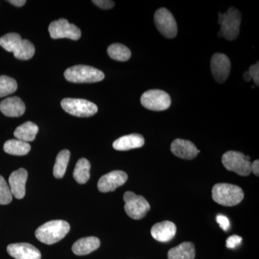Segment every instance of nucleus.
<instances>
[{"instance_id":"obj_1","label":"nucleus","mask_w":259,"mask_h":259,"mask_svg":"<svg viewBox=\"0 0 259 259\" xmlns=\"http://www.w3.org/2000/svg\"><path fill=\"white\" fill-rule=\"evenodd\" d=\"M0 47L8 52H13L20 60H28L35 54V47L31 42L22 39L18 33L11 32L0 37Z\"/></svg>"},{"instance_id":"obj_2","label":"nucleus","mask_w":259,"mask_h":259,"mask_svg":"<svg viewBox=\"0 0 259 259\" xmlns=\"http://www.w3.org/2000/svg\"><path fill=\"white\" fill-rule=\"evenodd\" d=\"M69 231L70 226L66 221H51L37 228L35 237L45 244L52 245L62 240Z\"/></svg>"},{"instance_id":"obj_3","label":"nucleus","mask_w":259,"mask_h":259,"mask_svg":"<svg viewBox=\"0 0 259 259\" xmlns=\"http://www.w3.org/2000/svg\"><path fill=\"white\" fill-rule=\"evenodd\" d=\"M212 197L216 203L226 207H233L241 203L244 197V192L238 186L218 183L212 187Z\"/></svg>"},{"instance_id":"obj_4","label":"nucleus","mask_w":259,"mask_h":259,"mask_svg":"<svg viewBox=\"0 0 259 259\" xmlns=\"http://www.w3.org/2000/svg\"><path fill=\"white\" fill-rule=\"evenodd\" d=\"M241 14L239 10L230 8L226 13H219L218 23L221 25L218 36L225 37L228 40H233L238 37L241 23Z\"/></svg>"},{"instance_id":"obj_5","label":"nucleus","mask_w":259,"mask_h":259,"mask_svg":"<svg viewBox=\"0 0 259 259\" xmlns=\"http://www.w3.org/2000/svg\"><path fill=\"white\" fill-rule=\"evenodd\" d=\"M64 76L70 82L94 83L103 80L105 74L100 70L93 66L78 65L66 69Z\"/></svg>"},{"instance_id":"obj_6","label":"nucleus","mask_w":259,"mask_h":259,"mask_svg":"<svg viewBox=\"0 0 259 259\" xmlns=\"http://www.w3.org/2000/svg\"><path fill=\"white\" fill-rule=\"evenodd\" d=\"M250 158L243 153L230 151L222 156L223 166L228 171H233L242 177L248 176L251 173Z\"/></svg>"},{"instance_id":"obj_7","label":"nucleus","mask_w":259,"mask_h":259,"mask_svg":"<svg viewBox=\"0 0 259 259\" xmlns=\"http://www.w3.org/2000/svg\"><path fill=\"white\" fill-rule=\"evenodd\" d=\"M125 210L130 218L134 220L143 219L151 209V206L142 196L133 192H126L123 195Z\"/></svg>"},{"instance_id":"obj_8","label":"nucleus","mask_w":259,"mask_h":259,"mask_svg":"<svg viewBox=\"0 0 259 259\" xmlns=\"http://www.w3.org/2000/svg\"><path fill=\"white\" fill-rule=\"evenodd\" d=\"M61 105L67 113L79 117H91L98 110L95 104L83 99L65 98Z\"/></svg>"},{"instance_id":"obj_9","label":"nucleus","mask_w":259,"mask_h":259,"mask_svg":"<svg viewBox=\"0 0 259 259\" xmlns=\"http://www.w3.org/2000/svg\"><path fill=\"white\" fill-rule=\"evenodd\" d=\"M141 103L148 110L153 111H163L170 107L171 97L166 92L159 90H151L143 94Z\"/></svg>"},{"instance_id":"obj_10","label":"nucleus","mask_w":259,"mask_h":259,"mask_svg":"<svg viewBox=\"0 0 259 259\" xmlns=\"http://www.w3.org/2000/svg\"><path fill=\"white\" fill-rule=\"evenodd\" d=\"M49 31L53 39L69 38L77 40L81 37V30L66 19H59L50 24Z\"/></svg>"},{"instance_id":"obj_11","label":"nucleus","mask_w":259,"mask_h":259,"mask_svg":"<svg viewBox=\"0 0 259 259\" xmlns=\"http://www.w3.org/2000/svg\"><path fill=\"white\" fill-rule=\"evenodd\" d=\"M154 23L158 31L166 38H174L177 35V24L175 17L166 8H160L154 15Z\"/></svg>"},{"instance_id":"obj_12","label":"nucleus","mask_w":259,"mask_h":259,"mask_svg":"<svg viewBox=\"0 0 259 259\" xmlns=\"http://www.w3.org/2000/svg\"><path fill=\"white\" fill-rule=\"evenodd\" d=\"M211 71L214 80L223 83L228 79L231 72V64L229 58L223 54H215L211 59Z\"/></svg>"},{"instance_id":"obj_13","label":"nucleus","mask_w":259,"mask_h":259,"mask_svg":"<svg viewBox=\"0 0 259 259\" xmlns=\"http://www.w3.org/2000/svg\"><path fill=\"white\" fill-rule=\"evenodd\" d=\"M127 178L128 177L125 172L118 170L112 171L100 179L97 184L98 190L103 193L113 192L120 186L123 185L127 182Z\"/></svg>"},{"instance_id":"obj_14","label":"nucleus","mask_w":259,"mask_h":259,"mask_svg":"<svg viewBox=\"0 0 259 259\" xmlns=\"http://www.w3.org/2000/svg\"><path fill=\"white\" fill-rule=\"evenodd\" d=\"M8 253L15 259H40V250L27 243H13L7 248Z\"/></svg>"},{"instance_id":"obj_15","label":"nucleus","mask_w":259,"mask_h":259,"mask_svg":"<svg viewBox=\"0 0 259 259\" xmlns=\"http://www.w3.org/2000/svg\"><path fill=\"white\" fill-rule=\"evenodd\" d=\"M28 180V171L25 168H19L13 171L9 177V187L12 194L16 199H23L25 195V184Z\"/></svg>"},{"instance_id":"obj_16","label":"nucleus","mask_w":259,"mask_h":259,"mask_svg":"<svg viewBox=\"0 0 259 259\" xmlns=\"http://www.w3.org/2000/svg\"><path fill=\"white\" fill-rule=\"evenodd\" d=\"M171 151L177 157L187 160L193 159L200 152L193 143L180 139L172 142Z\"/></svg>"},{"instance_id":"obj_17","label":"nucleus","mask_w":259,"mask_h":259,"mask_svg":"<svg viewBox=\"0 0 259 259\" xmlns=\"http://www.w3.org/2000/svg\"><path fill=\"white\" fill-rule=\"evenodd\" d=\"M151 236L159 242H168L175 238L177 226L171 221H165L156 223L151 228Z\"/></svg>"},{"instance_id":"obj_18","label":"nucleus","mask_w":259,"mask_h":259,"mask_svg":"<svg viewBox=\"0 0 259 259\" xmlns=\"http://www.w3.org/2000/svg\"><path fill=\"white\" fill-rule=\"evenodd\" d=\"M0 111L7 117H20L25 113V103L18 97H8L0 102Z\"/></svg>"},{"instance_id":"obj_19","label":"nucleus","mask_w":259,"mask_h":259,"mask_svg":"<svg viewBox=\"0 0 259 259\" xmlns=\"http://www.w3.org/2000/svg\"><path fill=\"white\" fill-rule=\"evenodd\" d=\"M145 139L141 135L131 134L122 136L116 140L112 146L117 151H128L144 146Z\"/></svg>"},{"instance_id":"obj_20","label":"nucleus","mask_w":259,"mask_h":259,"mask_svg":"<svg viewBox=\"0 0 259 259\" xmlns=\"http://www.w3.org/2000/svg\"><path fill=\"white\" fill-rule=\"evenodd\" d=\"M100 245V239L97 237H86L75 242L72 246V251L77 255H88L97 250Z\"/></svg>"},{"instance_id":"obj_21","label":"nucleus","mask_w":259,"mask_h":259,"mask_svg":"<svg viewBox=\"0 0 259 259\" xmlns=\"http://www.w3.org/2000/svg\"><path fill=\"white\" fill-rule=\"evenodd\" d=\"M195 247L191 242H184L168 252V259H194Z\"/></svg>"},{"instance_id":"obj_22","label":"nucleus","mask_w":259,"mask_h":259,"mask_svg":"<svg viewBox=\"0 0 259 259\" xmlns=\"http://www.w3.org/2000/svg\"><path fill=\"white\" fill-rule=\"evenodd\" d=\"M38 132V127L33 122H26L15 129L14 136L17 139L24 142H31L35 140Z\"/></svg>"},{"instance_id":"obj_23","label":"nucleus","mask_w":259,"mask_h":259,"mask_svg":"<svg viewBox=\"0 0 259 259\" xmlns=\"http://www.w3.org/2000/svg\"><path fill=\"white\" fill-rule=\"evenodd\" d=\"M30 149H31V146L28 143L24 142L18 139L9 140L4 144L5 152L14 156H24L28 154Z\"/></svg>"},{"instance_id":"obj_24","label":"nucleus","mask_w":259,"mask_h":259,"mask_svg":"<svg viewBox=\"0 0 259 259\" xmlns=\"http://www.w3.org/2000/svg\"><path fill=\"white\" fill-rule=\"evenodd\" d=\"M90 168H91V164L90 161L86 158H80L79 161L76 163L75 166L74 174V180L79 184L87 183L90 177Z\"/></svg>"},{"instance_id":"obj_25","label":"nucleus","mask_w":259,"mask_h":259,"mask_svg":"<svg viewBox=\"0 0 259 259\" xmlns=\"http://www.w3.org/2000/svg\"><path fill=\"white\" fill-rule=\"evenodd\" d=\"M70 151L69 150H63L59 153L56 157L55 165L54 167V176L57 179H61L66 173V168L69 163L70 158Z\"/></svg>"},{"instance_id":"obj_26","label":"nucleus","mask_w":259,"mask_h":259,"mask_svg":"<svg viewBox=\"0 0 259 259\" xmlns=\"http://www.w3.org/2000/svg\"><path fill=\"white\" fill-rule=\"evenodd\" d=\"M107 54L111 59L117 61H127L131 57L128 48L120 44H114L107 49Z\"/></svg>"},{"instance_id":"obj_27","label":"nucleus","mask_w":259,"mask_h":259,"mask_svg":"<svg viewBox=\"0 0 259 259\" xmlns=\"http://www.w3.org/2000/svg\"><path fill=\"white\" fill-rule=\"evenodd\" d=\"M18 89V83L13 78L0 76V97H4L14 93Z\"/></svg>"},{"instance_id":"obj_28","label":"nucleus","mask_w":259,"mask_h":259,"mask_svg":"<svg viewBox=\"0 0 259 259\" xmlns=\"http://www.w3.org/2000/svg\"><path fill=\"white\" fill-rule=\"evenodd\" d=\"M13 200V194L9 185L3 177L0 176V204H8Z\"/></svg>"},{"instance_id":"obj_29","label":"nucleus","mask_w":259,"mask_h":259,"mask_svg":"<svg viewBox=\"0 0 259 259\" xmlns=\"http://www.w3.org/2000/svg\"><path fill=\"white\" fill-rule=\"evenodd\" d=\"M248 73H249L251 79H253L255 85L258 87L259 85V63L257 62L256 64L250 66Z\"/></svg>"},{"instance_id":"obj_30","label":"nucleus","mask_w":259,"mask_h":259,"mask_svg":"<svg viewBox=\"0 0 259 259\" xmlns=\"http://www.w3.org/2000/svg\"><path fill=\"white\" fill-rule=\"evenodd\" d=\"M242 238L241 236H236V235H233L228 237L226 240V246L228 248H235L241 244L242 241Z\"/></svg>"},{"instance_id":"obj_31","label":"nucleus","mask_w":259,"mask_h":259,"mask_svg":"<svg viewBox=\"0 0 259 259\" xmlns=\"http://www.w3.org/2000/svg\"><path fill=\"white\" fill-rule=\"evenodd\" d=\"M93 3L99 8L104 10L111 9L115 5V3L113 1H110V0H94Z\"/></svg>"},{"instance_id":"obj_32","label":"nucleus","mask_w":259,"mask_h":259,"mask_svg":"<svg viewBox=\"0 0 259 259\" xmlns=\"http://www.w3.org/2000/svg\"><path fill=\"white\" fill-rule=\"evenodd\" d=\"M216 221L223 231H228L230 227V221L226 216L223 215V214H218L217 218H216Z\"/></svg>"},{"instance_id":"obj_33","label":"nucleus","mask_w":259,"mask_h":259,"mask_svg":"<svg viewBox=\"0 0 259 259\" xmlns=\"http://www.w3.org/2000/svg\"><path fill=\"white\" fill-rule=\"evenodd\" d=\"M251 172H253L255 176L258 177L259 175V161L258 160H255L251 163Z\"/></svg>"},{"instance_id":"obj_34","label":"nucleus","mask_w":259,"mask_h":259,"mask_svg":"<svg viewBox=\"0 0 259 259\" xmlns=\"http://www.w3.org/2000/svg\"><path fill=\"white\" fill-rule=\"evenodd\" d=\"M8 2L11 3L12 5H15V6L16 7L23 6V5L26 3L25 0H10V1Z\"/></svg>"},{"instance_id":"obj_35","label":"nucleus","mask_w":259,"mask_h":259,"mask_svg":"<svg viewBox=\"0 0 259 259\" xmlns=\"http://www.w3.org/2000/svg\"><path fill=\"white\" fill-rule=\"evenodd\" d=\"M243 78H244V79L245 81H250V80H251V77H250L249 73H248V71H245L244 73V74H243Z\"/></svg>"}]
</instances>
